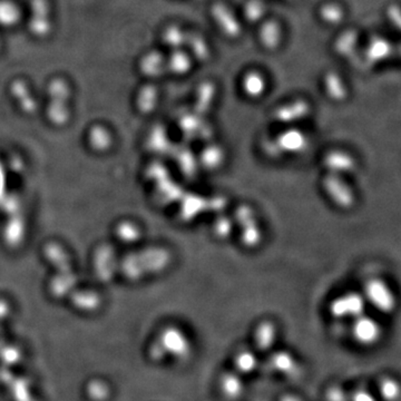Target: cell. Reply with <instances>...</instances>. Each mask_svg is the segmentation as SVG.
Returning a JSON list of instances; mask_svg holds the SVG:
<instances>
[{"instance_id":"11","label":"cell","mask_w":401,"mask_h":401,"mask_svg":"<svg viewBox=\"0 0 401 401\" xmlns=\"http://www.w3.org/2000/svg\"><path fill=\"white\" fill-rule=\"evenodd\" d=\"M268 366L277 375L291 380H295L302 375V366L297 357L286 350L273 352L268 360Z\"/></svg>"},{"instance_id":"19","label":"cell","mask_w":401,"mask_h":401,"mask_svg":"<svg viewBox=\"0 0 401 401\" xmlns=\"http://www.w3.org/2000/svg\"><path fill=\"white\" fill-rule=\"evenodd\" d=\"M324 88L330 101L342 103L348 97V88L344 78L335 70H329L324 76Z\"/></svg>"},{"instance_id":"12","label":"cell","mask_w":401,"mask_h":401,"mask_svg":"<svg viewBox=\"0 0 401 401\" xmlns=\"http://www.w3.org/2000/svg\"><path fill=\"white\" fill-rule=\"evenodd\" d=\"M324 166L328 173L346 176L357 168L355 156L344 150H331L324 156Z\"/></svg>"},{"instance_id":"31","label":"cell","mask_w":401,"mask_h":401,"mask_svg":"<svg viewBox=\"0 0 401 401\" xmlns=\"http://www.w3.org/2000/svg\"><path fill=\"white\" fill-rule=\"evenodd\" d=\"M321 21L330 26H337L344 21V9L337 3H326L319 9Z\"/></svg>"},{"instance_id":"17","label":"cell","mask_w":401,"mask_h":401,"mask_svg":"<svg viewBox=\"0 0 401 401\" xmlns=\"http://www.w3.org/2000/svg\"><path fill=\"white\" fill-rule=\"evenodd\" d=\"M10 95L23 112L32 113L37 110V101L32 95V90L26 81L16 79L12 81L10 84Z\"/></svg>"},{"instance_id":"28","label":"cell","mask_w":401,"mask_h":401,"mask_svg":"<svg viewBox=\"0 0 401 401\" xmlns=\"http://www.w3.org/2000/svg\"><path fill=\"white\" fill-rule=\"evenodd\" d=\"M157 101H159V92L156 90V87L152 85H145L137 92L136 104L141 113L148 114L153 112L157 105Z\"/></svg>"},{"instance_id":"7","label":"cell","mask_w":401,"mask_h":401,"mask_svg":"<svg viewBox=\"0 0 401 401\" xmlns=\"http://www.w3.org/2000/svg\"><path fill=\"white\" fill-rule=\"evenodd\" d=\"M382 328L378 321L369 317L361 315L353 319L351 326V335L353 340L359 346L371 348L378 344L382 338Z\"/></svg>"},{"instance_id":"23","label":"cell","mask_w":401,"mask_h":401,"mask_svg":"<svg viewBox=\"0 0 401 401\" xmlns=\"http://www.w3.org/2000/svg\"><path fill=\"white\" fill-rule=\"evenodd\" d=\"M358 45V32L353 29H349V30L341 32L340 35L337 37L335 43H333V50L340 57L351 58L352 56L357 54Z\"/></svg>"},{"instance_id":"37","label":"cell","mask_w":401,"mask_h":401,"mask_svg":"<svg viewBox=\"0 0 401 401\" xmlns=\"http://www.w3.org/2000/svg\"><path fill=\"white\" fill-rule=\"evenodd\" d=\"M350 401H377V399L368 390L358 389L350 395Z\"/></svg>"},{"instance_id":"16","label":"cell","mask_w":401,"mask_h":401,"mask_svg":"<svg viewBox=\"0 0 401 401\" xmlns=\"http://www.w3.org/2000/svg\"><path fill=\"white\" fill-rule=\"evenodd\" d=\"M217 94V86L213 81H204L201 83L195 90L194 112L201 116L206 115L213 107Z\"/></svg>"},{"instance_id":"36","label":"cell","mask_w":401,"mask_h":401,"mask_svg":"<svg viewBox=\"0 0 401 401\" xmlns=\"http://www.w3.org/2000/svg\"><path fill=\"white\" fill-rule=\"evenodd\" d=\"M387 17L393 27L397 29L400 28L401 14L398 5H391V6L388 7Z\"/></svg>"},{"instance_id":"4","label":"cell","mask_w":401,"mask_h":401,"mask_svg":"<svg viewBox=\"0 0 401 401\" xmlns=\"http://www.w3.org/2000/svg\"><path fill=\"white\" fill-rule=\"evenodd\" d=\"M70 86L66 79L56 77L48 84V115L50 119L55 123H63L68 117V99H70Z\"/></svg>"},{"instance_id":"6","label":"cell","mask_w":401,"mask_h":401,"mask_svg":"<svg viewBox=\"0 0 401 401\" xmlns=\"http://www.w3.org/2000/svg\"><path fill=\"white\" fill-rule=\"evenodd\" d=\"M366 299L358 292H346L338 295L330 302L329 313L335 319H355L364 315L366 310Z\"/></svg>"},{"instance_id":"38","label":"cell","mask_w":401,"mask_h":401,"mask_svg":"<svg viewBox=\"0 0 401 401\" xmlns=\"http://www.w3.org/2000/svg\"><path fill=\"white\" fill-rule=\"evenodd\" d=\"M279 401H304L302 398H300L299 395H293V393H286L281 397Z\"/></svg>"},{"instance_id":"39","label":"cell","mask_w":401,"mask_h":401,"mask_svg":"<svg viewBox=\"0 0 401 401\" xmlns=\"http://www.w3.org/2000/svg\"><path fill=\"white\" fill-rule=\"evenodd\" d=\"M0 47H1V41H0Z\"/></svg>"},{"instance_id":"20","label":"cell","mask_w":401,"mask_h":401,"mask_svg":"<svg viewBox=\"0 0 401 401\" xmlns=\"http://www.w3.org/2000/svg\"><path fill=\"white\" fill-rule=\"evenodd\" d=\"M241 87H242L243 92L246 97L251 99H259L266 94L268 81H266L262 72H257V70H250V72H246V75L243 76Z\"/></svg>"},{"instance_id":"35","label":"cell","mask_w":401,"mask_h":401,"mask_svg":"<svg viewBox=\"0 0 401 401\" xmlns=\"http://www.w3.org/2000/svg\"><path fill=\"white\" fill-rule=\"evenodd\" d=\"M350 395L344 388L333 384L331 387L328 388L324 395L326 401H350Z\"/></svg>"},{"instance_id":"32","label":"cell","mask_w":401,"mask_h":401,"mask_svg":"<svg viewBox=\"0 0 401 401\" xmlns=\"http://www.w3.org/2000/svg\"><path fill=\"white\" fill-rule=\"evenodd\" d=\"M235 223L233 217H228L226 214L219 213L212 226L214 237L219 239H226L233 233Z\"/></svg>"},{"instance_id":"34","label":"cell","mask_w":401,"mask_h":401,"mask_svg":"<svg viewBox=\"0 0 401 401\" xmlns=\"http://www.w3.org/2000/svg\"><path fill=\"white\" fill-rule=\"evenodd\" d=\"M379 393L384 401H398L400 397V386L398 381L390 377L382 379L379 384Z\"/></svg>"},{"instance_id":"14","label":"cell","mask_w":401,"mask_h":401,"mask_svg":"<svg viewBox=\"0 0 401 401\" xmlns=\"http://www.w3.org/2000/svg\"><path fill=\"white\" fill-rule=\"evenodd\" d=\"M393 54V43L380 36H373V38H370V41L364 48V58H366V63H370V65H375V63L387 61Z\"/></svg>"},{"instance_id":"5","label":"cell","mask_w":401,"mask_h":401,"mask_svg":"<svg viewBox=\"0 0 401 401\" xmlns=\"http://www.w3.org/2000/svg\"><path fill=\"white\" fill-rule=\"evenodd\" d=\"M364 297L373 308L382 313H391L397 308V297L384 280L373 277L364 284Z\"/></svg>"},{"instance_id":"25","label":"cell","mask_w":401,"mask_h":401,"mask_svg":"<svg viewBox=\"0 0 401 401\" xmlns=\"http://www.w3.org/2000/svg\"><path fill=\"white\" fill-rule=\"evenodd\" d=\"M190 68H192V57L182 48L173 50L166 59V70L174 75H186L190 72Z\"/></svg>"},{"instance_id":"3","label":"cell","mask_w":401,"mask_h":401,"mask_svg":"<svg viewBox=\"0 0 401 401\" xmlns=\"http://www.w3.org/2000/svg\"><path fill=\"white\" fill-rule=\"evenodd\" d=\"M322 188L326 197L341 210H350L357 201L355 190L348 183L344 176L326 174L322 181Z\"/></svg>"},{"instance_id":"8","label":"cell","mask_w":401,"mask_h":401,"mask_svg":"<svg viewBox=\"0 0 401 401\" xmlns=\"http://www.w3.org/2000/svg\"><path fill=\"white\" fill-rule=\"evenodd\" d=\"M29 32L35 37L43 38L52 32L50 7L48 0H32L30 17L28 21Z\"/></svg>"},{"instance_id":"9","label":"cell","mask_w":401,"mask_h":401,"mask_svg":"<svg viewBox=\"0 0 401 401\" xmlns=\"http://www.w3.org/2000/svg\"><path fill=\"white\" fill-rule=\"evenodd\" d=\"M164 350L179 360H186L193 352V346L188 335L177 328H170L162 337Z\"/></svg>"},{"instance_id":"1","label":"cell","mask_w":401,"mask_h":401,"mask_svg":"<svg viewBox=\"0 0 401 401\" xmlns=\"http://www.w3.org/2000/svg\"><path fill=\"white\" fill-rule=\"evenodd\" d=\"M309 137L297 128H288L275 139L264 141V150L271 157L282 155H300L309 148Z\"/></svg>"},{"instance_id":"13","label":"cell","mask_w":401,"mask_h":401,"mask_svg":"<svg viewBox=\"0 0 401 401\" xmlns=\"http://www.w3.org/2000/svg\"><path fill=\"white\" fill-rule=\"evenodd\" d=\"M311 107L304 99H295L279 107L275 112V119L282 124H295L309 115Z\"/></svg>"},{"instance_id":"27","label":"cell","mask_w":401,"mask_h":401,"mask_svg":"<svg viewBox=\"0 0 401 401\" xmlns=\"http://www.w3.org/2000/svg\"><path fill=\"white\" fill-rule=\"evenodd\" d=\"M21 8L12 0H0V26L10 28L21 21Z\"/></svg>"},{"instance_id":"18","label":"cell","mask_w":401,"mask_h":401,"mask_svg":"<svg viewBox=\"0 0 401 401\" xmlns=\"http://www.w3.org/2000/svg\"><path fill=\"white\" fill-rule=\"evenodd\" d=\"M283 39L282 27L277 21H264L259 30L261 46L268 52H275L281 46Z\"/></svg>"},{"instance_id":"22","label":"cell","mask_w":401,"mask_h":401,"mask_svg":"<svg viewBox=\"0 0 401 401\" xmlns=\"http://www.w3.org/2000/svg\"><path fill=\"white\" fill-rule=\"evenodd\" d=\"M141 74L148 77H159L166 72V58L159 52H148L141 56L139 63Z\"/></svg>"},{"instance_id":"15","label":"cell","mask_w":401,"mask_h":401,"mask_svg":"<svg viewBox=\"0 0 401 401\" xmlns=\"http://www.w3.org/2000/svg\"><path fill=\"white\" fill-rule=\"evenodd\" d=\"M277 335H279V330L273 321H261L254 329V346L259 351H270L277 344Z\"/></svg>"},{"instance_id":"30","label":"cell","mask_w":401,"mask_h":401,"mask_svg":"<svg viewBox=\"0 0 401 401\" xmlns=\"http://www.w3.org/2000/svg\"><path fill=\"white\" fill-rule=\"evenodd\" d=\"M188 32L176 23L168 25L162 32V41L172 50H179L185 46Z\"/></svg>"},{"instance_id":"21","label":"cell","mask_w":401,"mask_h":401,"mask_svg":"<svg viewBox=\"0 0 401 401\" xmlns=\"http://www.w3.org/2000/svg\"><path fill=\"white\" fill-rule=\"evenodd\" d=\"M219 389L226 399L231 401L239 400L246 391V384L242 375L237 373H223L219 378Z\"/></svg>"},{"instance_id":"24","label":"cell","mask_w":401,"mask_h":401,"mask_svg":"<svg viewBox=\"0 0 401 401\" xmlns=\"http://www.w3.org/2000/svg\"><path fill=\"white\" fill-rule=\"evenodd\" d=\"M185 46L188 47L190 57L197 59L199 63H205L211 58V48L208 46V41L197 32H188Z\"/></svg>"},{"instance_id":"2","label":"cell","mask_w":401,"mask_h":401,"mask_svg":"<svg viewBox=\"0 0 401 401\" xmlns=\"http://www.w3.org/2000/svg\"><path fill=\"white\" fill-rule=\"evenodd\" d=\"M234 223L239 228V239L243 246L248 248H255L260 246L263 239V231L257 212L251 205L241 204L234 212Z\"/></svg>"},{"instance_id":"10","label":"cell","mask_w":401,"mask_h":401,"mask_svg":"<svg viewBox=\"0 0 401 401\" xmlns=\"http://www.w3.org/2000/svg\"><path fill=\"white\" fill-rule=\"evenodd\" d=\"M211 16L223 35L231 39H237L242 34V27L237 16L231 9L222 3H214L211 8Z\"/></svg>"},{"instance_id":"29","label":"cell","mask_w":401,"mask_h":401,"mask_svg":"<svg viewBox=\"0 0 401 401\" xmlns=\"http://www.w3.org/2000/svg\"><path fill=\"white\" fill-rule=\"evenodd\" d=\"M234 366L239 375H251L259 366V358L251 350H242L235 355Z\"/></svg>"},{"instance_id":"26","label":"cell","mask_w":401,"mask_h":401,"mask_svg":"<svg viewBox=\"0 0 401 401\" xmlns=\"http://www.w3.org/2000/svg\"><path fill=\"white\" fill-rule=\"evenodd\" d=\"M226 161V152L217 144L208 145L199 156V162L206 170H217Z\"/></svg>"},{"instance_id":"33","label":"cell","mask_w":401,"mask_h":401,"mask_svg":"<svg viewBox=\"0 0 401 401\" xmlns=\"http://www.w3.org/2000/svg\"><path fill=\"white\" fill-rule=\"evenodd\" d=\"M266 10V5L262 0H248L244 5L243 14L246 21L250 23H259L264 17Z\"/></svg>"}]
</instances>
